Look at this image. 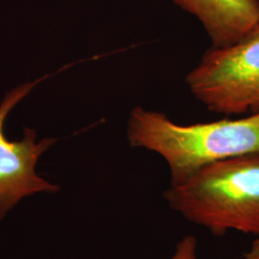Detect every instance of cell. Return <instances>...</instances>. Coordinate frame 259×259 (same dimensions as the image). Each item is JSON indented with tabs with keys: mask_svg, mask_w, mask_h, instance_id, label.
I'll return each mask as SVG.
<instances>
[{
	"mask_svg": "<svg viewBox=\"0 0 259 259\" xmlns=\"http://www.w3.org/2000/svg\"><path fill=\"white\" fill-rule=\"evenodd\" d=\"M130 145L162 157L177 185L199 169L229 157L259 153V112L239 119L181 125L163 112L138 106L130 112Z\"/></svg>",
	"mask_w": 259,
	"mask_h": 259,
	"instance_id": "1",
	"label": "cell"
},
{
	"mask_svg": "<svg viewBox=\"0 0 259 259\" xmlns=\"http://www.w3.org/2000/svg\"><path fill=\"white\" fill-rule=\"evenodd\" d=\"M167 205L215 236L259 237V153L229 157L196 171L163 193Z\"/></svg>",
	"mask_w": 259,
	"mask_h": 259,
	"instance_id": "2",
	"label": "cell"
},
{
	"mask_svg": "<svg viewBox=\"0 0 259 259\" xmlns=\"http://www.w3.org/2000/svg\"><path fill=\"white\" fill-rule=\"evenodd\" d=\"M185 83L208 111L226 115L259 112V24L226 47H210Z\"/></svg>",
	"mask_w": 259,
	"mask_h": 259,
	"instance_id": "3",
	"label": "cell"
},
{
	"mask_svg": "<svg viewBox=\"0 0 259 259\" xmlns=\"http://www.w3.org/2000/svg\"><path fill=\"white\" fill-rule=\"evenodd\" d=\"M39 80L12 90L0 104V220L23 198L38 192L53 193L59 187L38 176L36 164L40 156L56 139L37 142L34 130L24 129L23 139L9 141L4 137L3 125L10 111L34 89Z\"/></svg>",
	"mask_w": 259,
	"mask_h": 259,
	"instance_id": "4",
	"label": "cell"
},
{
	"mask_svg": "<svg viewBox=\"0 0 259 259\" xmlns=\"http://www.w3.org/2000/svg\"><path fill=\"white\" fill-rule=\"evenodd\" d=\"M199 19L212 47L238 41L259 24V0H173Z\"/></svg>",
	"mask_w": 259,
	"mask_h": 259,
	"instance_id": "5",
	"label": "cell"
},
{
	"mask_svg": "<svg viewBox=\"0 0 259 259\" xmlns=\"http://www.w3.org/2000/svg\"><path fill=\"white\" fill-rule=\"evenodd\" d=\"M197 239L193 235H186L176 245V249L170 259H198Z\"/></svg>",
	"mask_w": 259,
	"mask_h": 259,
	"instance_id": "6",
	"label": "cell"
},
{
	"mask_svg": "<svg viewBox=\"0 0 259 259\" xmlns=\"http://www.w3.org/2000/svg\"><path fill=\"white\" fill-rule=\"evenodd\" d=\"M236 259H259V250H250Z\"/></svg>",
	"mask_w": 259,
	"mask_h": 259,
	"instance_id": "7",
	"label": "cell"
},
{
	"mask_svg": "<svg viewBox=\"0 0 259 259\" xmlns=\"http://www.w3.org/2000/svg\"><path fill=\"white\" fill-rule=\"evenodd\" d=\"M250 250H259V237L252 242Z\"/></svg>",
	"mask_w": 259,
	"mask_h": 259,
	"instance_id": "8",
	"label": "cell"
}]
</instances>
